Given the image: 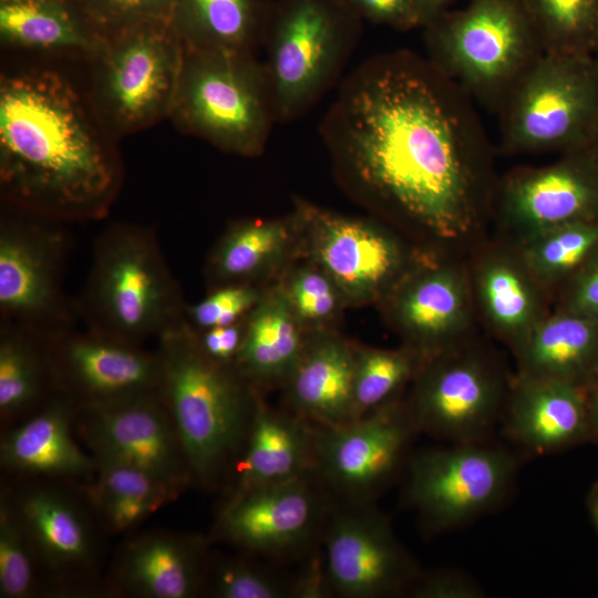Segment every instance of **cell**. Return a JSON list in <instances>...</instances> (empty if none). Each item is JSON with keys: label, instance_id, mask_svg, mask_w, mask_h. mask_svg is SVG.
<instances>
[{"label": "cell", "instance_id": "14", "mask_svg": "<svg viewBox=\"0 0 598 598\" xmlns=\"http://www.w3.org/2000/svg\"><path fill=\"white\" fill-rule=\"evenodd\" d=\"M333 501L313 476L225 498L216 539L244 554L283 561L313 554Z\"/></svg>", "mask_w": 598, "mask_h": 598}, {"label": "cell", "instance_id": "26", "mask_svg": "<svg viewBox=\"0 0 598 598\" xmlns=\"http://www.w3.org/2000/svg\"><path fill=\"white\" fill-rule=\"evenodd\" d=\"M354 350L333 337L305 346L285 383L287 411L313 425L353 421Z\"/></svg>", "mask_w": 598, "mask_h": 598}, {"label": "cell", "instance_id": "42", "mask_svg": "<svg viewBox=\"0 0 598 598\" xmlns=\"http://www.w3.org/2000/svg\"><path fill=\"white\" fill-rule=\"evenodd\" d=\"M337 289L324 271L306 268L297 271L286 292L298 320L319 322L333 315Z\"/></svg>", "mask_w": 598, "mask_h": 598}, {"label": "cell", "instance_id": "21", "mask_svg": "<svg viewBox=\"0 0 598 598\" xmlns=\"http://www.w3.org/2000/svg\"><path fill=\"white\" fill-rule=\"evenodd\" d=\"M394 318L424 361L470 342L472 291L464 272L452 265L413 271L398 289Z\"/></svg>", "mask_w": 598, "mask_h": 598}, {"label": "cell", "instance_id": "1", "mask_svg": "<svg viewBox=\"0 0 598 598\" xmlns=\"http://www.w3.org/2000/svg\"><path fill=\"white\" fill-rule=\"evenodd\" d=\"M320 132L343 179L390 216L457 246L484 225L498 189L489 140L474 101L427 58L367 59Z\"/></svg>", "mask_w": 598, "mask_h": 598}, {"label": "cell", "instance_id": "24", "mask_svg": "<svg viewBox=\"0 0 598 598\" xmlns=\"http://www.w3.org/2000/svg\"><path fill=\"white\" fill-rule=\"evenodd\" d=\"M103 40L80 0H0L2 50L85 63Z\"/></svg>", "mask_w": 598, "mask_h": 598}, {"label": "cell", "instance_id": "50", "mask_svg": "<svg viewBox=\"0 0 598 598\" xmlns=\"http://www.w3.org/2000/svg\"><path fill=\"white\" fill-rule=\"evenodd\" d=\"M585 150L588 155L592 158V161L598 166V125L589 140L588 144L586 145Z\"/></svg>", "mask_w": 598, "mask_h": 598}, {"label": "cell", "instance_id": "29", "mask_svg": "<svg viewBox=\"0 0 598 598\" xmlns=\"http://www.w3.org/2000/svg\"><path fill=\"white\" fill-rule=\"evenodd\" d=\"M514 354L517 374L586 389L598 377V319L561 309L546 316Z\"/></svg>", "mask_w": 598, "mask_h": 598}, {"label": "cell", "instance_id": "18", "mask_svg": "<svg viewBox=\"0 0 598 598\" xmlns=\"http://www.w3.org/2000/svg\"><path fill=\"white\" fill-rule=\"evenodd\" d=\"M496 198L518 241L567 224L598 223V166L585 150L563 153L550 165L509 175Z\"/></svg>", "mask_w": 598, "mask_h": 598}, {"label": "cell", "instance_id": "9", "mask_svg": "<svg viewBox=\"0 0 598 598\" xmlns=\"http://www.w3.org/2000/svg\"><path fill=\"white\" fill-rule=\"evenodd\" d=\"M497 114L506 152L563 154L585 148L598 125L597 60L544 52Z\"/></svg>", "mask_w": 598, "mask_h": 598}, {"label": "cell", "instance_id": "46", "mask_svg": "<svg viewBox=\"0 0 598 598\" xmlns=\"http://www.w3.org/2000/svg\"><path fill=\"white\" fill-rule=\"evenodd\" d=\"M577 272L563 309L598 319V255L592 256Z\"/></svg>", "mask_w": 598, "mask_h": 598}, {"label": "cell", "instance_id": "11", "mask_svg": "<svg viewBox=\"0 0 598 598\" xmlns=\"http://www.w3.org/2000/svg\"><path fill=\"white\" fill-rule=\"evenodd\" d=\"M511 383L502 364L470 341L425 360L403 401L417 434L486 441L498 432Z\"/></svg>", "mask_w": 598, "mask_h": 598}, {"label": "cell", "instance_id": "33", "mask_svg": "<svg viewBox=\"0 0 598 598\" xmlns=\"http://www.w3.org/2000/svg\"><path fill=\"white\" fill-rule=\"evenodd\" d=\"M95 473L90 497L112 532H130L179 494L164 482L130 466L96 464Z\"/></svg>", "mask_w": 598, "mask_h": 598}, {"label": "cell", "instance_id": "27", "mask_svg": "<svg viewBox=\"0 0 598 598\" xmlns=\"http://www.w3.org/2000/svg\"><path fill=\"white\" fill-rule=\"evenodd\" d=\"M8 503L48 568L71 571L93 561L91 524L70 495L52 486H33Z\"/></svg>", "mask_w": 598, "mask_h": 598}, {"label": "cell", "instance_id": "15", "mask_svg": "<svg viewBox=\"0 0 598 598\" xmlns=\"http://www.w3.org/2000/svg\"><path fill=\"white\" fill-rule=\"evenodd\" d=\"M330 596H405L421 571L374 503H333L320 538Z\"/></svg>", "mask_w": 598, "mask_h": 598}, {"label": "cell", "instance_id": "2", "mask_svg": "<svg viewBox=\"0 0 598 598\" xmlns=\"http://www.w3.org/2000/svg\"><path fill=\"white\" fill-rule=\"evenodd\" d=\"M114 142L84 86L49 65L0 76V189L4 205L54 221L104 217L122 182Z\"/></svg>", "mask_w": 598, "mask_h": 598}, {"label": "cell", "instance_id": "13", "mask_svg": "<svg viewBox=\"0 0 598 598\" xmlns=\"http://www.w3.org/2000/svg\"><path fill=\"white\" fill-rule=\"evenodd\" d=\"M416 435L403 400L344 424L315 425L313 477L333 503H374L404 470Z\"/></svg>", "mask_w": 598, "mask_h": 598}, {"label": "cell", "instance_id": "39", "mask_svg": "<svg viewBox=\"0 0 598 598\" xmlns=\"http://www.w3.org/2000/svg\"><path fill=\"white\" fill-rule=\"evenodd\" d=\"M39 558L23 527L7 499L0 511V596L24 598L35 585Z\"/></svg>", "mask_w": 598, "mask_h": 598}, {"label": "cell", "instance_id": "45", "mask_svg": "<svg viewBox=\"0 0 598 598\" xmlns=\"http://www.w3.org/2000/svg\"><path fill=\"white\" fill-rule=\"evenodd\" d=\"M245 324L241 321L196 331L202 350L212 360L235 367L244 338Z\"/></svg>", "mask_w": 598, "mask_h": 598}, {"label": "cell", "instance_id": "32", "mask_svg": "<svg viewBox=\"0 0 598 598\" xmlns=\"http://www.w3.org/2000/svg\"><path fill=\"white\" fill-rule=\"evenodd\" d=\"M56 391L47 338L0 322V414L13 420L33 413Z\"/></svg>", "mask_w": 598, "mask_h": 598}, {"label": "cell", "instance_id": "20", "mask_svg": "<svg viewBox=\"0 0 598 598\" xmlns=\"http://www.w3.org/2000/svg\"><path fill=\"white\" fill-rule=\"evenodd\" d=\"M498 432L523 456H542L589 442L585 389L516 374Z\"/></svg>", "mask_w": 598, "mask_h": 598}, {"label": "cell", "instance_id": "7", "mask_svg": "<svg viewBox=\"0 0 598 598\" xmlns=\"http://www.w3.org/2000/svg\"><path fill=\"white\" fill-rule=\"evenodd\" d=\"M361 28L342 0L274 1L262 47L278 122L301 116L336 83Z\"/></svg>", "mask_w": 598, "mask_h": 598}, {"label": "cell", "instance_id": "10", "mask_svg": "<svg viewBox=\"0 0 598 598\" xmlns=\"http://www.w3.org/2000/svg\"><path fill=\"white\" fill-rule=\"evenodd\" d=\"M522 456L496 437L423 448L406 461L404 505L425 533L458 528L504 503Z\"/></svg>", "mask_w": 598, "mask_h": 598}, {"label": "cell", "instance_id": "28", "mask_svg": "<svg viewBox=\"0 0 598 598\" xmlns=\"http://www.w3.org/2000/svg\"><path fill=\"white\" fill-rule=\"evenodd\" d=\"M543 287L518 250H494L477 264L474 290L478 305L493 331L514 353L547 316Z\"/></svg>", "mask_w": 598, "mask_h": 598}, {"label": "cell", "instance_id": "30", "mask_svg": "<svg viewBox=\"0 0 598 598\" xmlns=\"http://www.w3.org/2000/svg\"><path fill=\"white\" fill-rule=\"evenodd\" d=\"M272 6V0H176L169 24L184 50L256 53Z\"/></svg>", "mask_w": 598, "mask_h": 598}, {"label": "cell", "instance_id": "43", "mask_svg": "<svg viewBox=\"0 0 598 598\" xmlns=\"http://www.w3.org/2000/svg\"><path fill=\"white\" fill-rule=\"evenodd\" d=\"M412 598H481L483 588L471 577L453 569L421 570L406 595Z\"/></svg>", "mask_w": 598, "mask_h": 598}, {"label": "cell", "instance_id": "34", "mask_svg": "<svg viewBox=\"0 0 598 598\" xmlns=\"http://www.w3.org/2000/svg\"><path fill=\"white\" fill-rule=\"evenodd\" d=\"M255 556L209 557L204 591L216 598H318V578L308 564L298 574L286 573Z\"/></svg>", "mask_w": 598, "mask_h": 598}, {"label": "cell", "instance_id": "17", "mask_svg": "<svg viewBox=\"0 0 598 598\" xmlns=\"http://www.w3.org/2000/svg\"><path fill=\"white\" fill-rule=\"evenodd\" d=\"M55 389L78 408L159 392L157 352L90 328L47 338Z\"/></svg>", "mask_w": 598, "mask_h": 598}, {"label": "cell", "instance_id": "25", "mask_svg": "<svg viewBox=\"0 0 598 598\" xmlns=\"http://www.w3.org/2000/svg\"><path fill=\"white\" fill-rule=\"evenodd\" d=\"M209 557L200 537L150 533L125 546L116 577L136 596L192 598L204 591Z\"/></svg>", "mask_w": 598, "mask_h": 598}, {"label": "cell", "instance_id": "35", "mask_svg": "<svg viewBox=\"0 0 598 598\" xmlns=\"http://www.w3.org/2000/svg\"><path fill=\"white\" fill-rule=\"evenodd\" d=\"M288 237V226L280 220L238 223L216 245L207 271L217 286L246 283L280 255Z\"/></svg>", "mask_w": 598, "mask_h": 598}, {"label": "cell", "instance_id": "19", "mask_svg": "<svg viewBox=\"0 0 598 598\" xmlns=\"http://www.w3.org/2000/svg\"><path fill=\"white\" fill-rule=\"evenodd\" d=\"M311 226L313 256L343 293L365 299L386 288L402 269L395 238L370 223L302 207Z\"/></svg>", "mask_w": 598, "mask_h": 598}, {"label": "cell", "instance_id": "22", "mask_svg": "<svg viewBox=\"0 0 598 598\" xmlns=\"http://www.w3.org/2000/svg\"><path fill=\"white\" fill-rule=\"evenodd\" d=\"M313 464L315 425L287 410L270 408L258 393L247 437L227 477L226 498L313 476Z\"/></svg>", "mask_w": 598, "mask_h": 598}, {"label": "cell", "instance_id": "31", "mask_svg": "<svg viewBox=\"0 0 598 598\" xmlns=\"http://www.w3.org/2000/svg\"><path fill=\"white\" fill-rule=\"evenodd\" d=\"M305 346L286 290H276L249 312L235 368L252 388L285 384Z\"/></svg>", "mask_w": 598, "mask_h": 598}, {"label": "cell", "instance_id": "16", "mask_svg": "<svg viewBox=\"0 0 598 598\" xmlns=\"http://www.w3.org/2000/svg\"><path fill=\"white\" fill-rule=\"evenodd\" d=\"M80 434L96 464L143 471L181 492L193 476L159 392L78 408Z\"/></svg>", "mask_w": 598, "mask_h": 598}, {"label": "cell", "instance_id": "3", "mask_svg": "<svg viewBox=\"0 0 598 598\" xmlns=\"http://www.w3.org/2000/svg\"><path fill=\"white\" fill-rule=\"evenodd\" d=\"M157 341L159 395L177 430L193 482L215 487L227 480L241 452L258 392L235 367L205 354L186 318Z\"/></svg>", "mask_w": 598, "mask_h": 598}, {"label": "cell", "instance_id": "49", "mask_svg": "<svg viewBox=\"0 0 598 598\" xmlns=\"http://www.w3.org/2000/svg\"><path fill=\"white\" fill-rule=\"evenodd\" d=\"M586 506L591 518L592 525L598 535V481L589 488L586 496Z\"/></svg>", "mask_w": 598, "mask_h": 598}, {"label": "cell", "instance_id": "12", "mask_svg": "<svg viewBox=\"0 0 598 598\" xmlns=\"http://www.w3.org/2000/svg\"><path fill=\"white\" fill-rule=\"evenodd\" d=\"M56 223L8 205L0 217V322L43 338L79 319L63 289L69 244Z\"/></svg>", "mask_w": 598, "mask_h": 598}, {"label": "cell", "instance_id": "8", "mask_svg": "<svg viewBox=\"0 0 598 598\" xmlns=\"http://www.w3.org/2000/svg\"><path fill=\"white\" fill-rule=\"evenodd\" d=\"M184 60L167 21L150 22L105 37L85 62L89 101L113 140L168 118Z\"/></svg>", "mask_w": 598, "mask_h": 598}, {"label": "cell", "instance_id": "37", "mask_svg": "<svg viewBox=\"0 0 598 598\" xmlns=\"http://www.w3.org/2000/svg\"><path fill=\"white\" fill-rule=\"evenodd\" d=\"M517 250L544 287L556 283L597 254L598 223H573L538 233L519 240Z\"/></svg>", "mask_w": 598, "mask_h": 598}, {"label": "cell", "instance_id": "47", "mask_svg": "<svg viewBox=\"0 0 598 598\" xmlns=\"http://www.w3.org/2000/svg\"><path fill=\"white\" fill-rule=\"evenodd\" d=\"M589 442L598 444V377L585 389Z\"/></svg>", "mask_w": 598, "mask_h": 598}, {"label": "cell", "instance_id": "38", "mask_svg": "<svg viewBox=\"0 0 598 598\" xmlns=\"http://www.w3.org/2000/svg\"><path fill=\"white\" fill-rule=\"evenodd\" d=\"M545 52L594 55L598 0H523Z\"/></svg>", "mask_w": 598, "mask_h": 598}, {"label": "cell", "instance_id": "6", "mask_svg": "<svg viewBox=\"0 0 598 598\" xmlns=\"http://www.w3.org/2000/svg\"><path fill=\"white\" fill-rule=\"evenodd\" d=\"M168 120L226 153L260 155L278 122L265 63L251 52L184 50Z\"/></svg>", "mask_w": 598, "mask_h": 598}, {"label": "cell", "instance_id": "51", "mask_svg": "<svg viewBox=\"0 0 598 598\" xmlns=\"http://www.w3.org/2000/svg\"><path fill=\"white\" fill-rule=\"evenodd\" d=\"M594 56H595V59H596V60H597V62H598V48H597V50H596V52H595Z\"/></svg>", "mask_w": 598, "mask_h": 598}, {"label": "cell", "instance_id": "23", "mask_svg": "<svg viewBox=\"0 0 598 598\" xmlns=\"http://www.w3.org/2000/svg\"><path fill=\"white\" fill-rule=\"evenodd\" d=\"M78 405L55 392L1 440L0 458L6 470L49 478H82L96 471V462L73 436Z\"/></svg>", "mask_w": 598, "mask_h": 598}, {"label": "cell", "instance_id": "4", "mask_svg": "<svg viewBox=\"0 0 598 598\" xmlns=\"http://www.w3.org/2000/svg\"><path fill=\"white\" fill-rule=\"evenodd\" d=\"M74 302L86 328L141 346L183 321L186 311L155 229L133 223H114L96 237Z\"/></svg>", "mask_w": 598, "mask_h": 598}, {"label": "cell", "instance_id": "41", "mask_svg": "<svg viewBox=\"0 0 598 598\" xmlns=\"http://www.w3.org/2000/svg\"><path fill=\"white\" fill-rule=\"evenodd\" d=\"M258 291L247 283L217 286L195 305L186 306L185 318L196 330L241 321L259 301Z\"/></svg>", "mask_w": 598, "mask_h": 598}, {"label": "cell", "instance_id": "44", "mask_svg": "<svg viewBox=\"0 0 598 598\" xmlns=\"http://www.w3.org/2000/svg\"><path fill=\"white\" fill-rule=\"evenodd\" d=\"M362 20L408 31L420 28L413 0H342Z\"/></svg>", "mask_w": 598, "mask_h": 598}, {"label": "cell", "instance_id": "48", "mask_svg": "<svg viewBox=\"0 0 598 598\" xmlns=\"http://www.w3.org/2000/svg\"><path fill=\"white\" fill-rule=\"evenodd\" d=\"M455 0H413L415 9L421 20V28H424L440 14L448 10Z\"/></svg>", "mask_w": 598, "mask_h": 598}, {"label": "cell", "instance_id": "36", "mask_svg": "<svg viewBox=\"0 0 598 598\" xmlns=\"http://www.w3.org/2000/svg\"><path fill=\"white\" fill-rule=\"evenodd\" d=\"M424 359L411 348L354 350L353 420L402 401Z\"/></svg>", "mask_w": 598, "mask_h": 598}, {"label": "cell", "instance_id": "5", "mask_svg": "<svg viewBox=\"0 0 598 598\" xmlns=\"http://www.w3.org/2000/svg\"><path fill=\"white\" fill-rule=\"evenodd\" d=\"M423 29L427 59L495 113L545 52L523 0H468Z\"/></svg>", "mask_w": 598, "mask_h": 598}, {"label": "cell", "instance_id": "40", "mask_svg": "<svg viewBox=\"0 0 598 598\" xmlns=\"http://www.w3.org/2000/svg\"><path fill=\"white\" fill-rule=\"evenodd\" d=\"M176 0H80L95 29L105 38L140 24L167 21Z\"/></svg>", "mask_w": 598, "mask_h": 598}]
</instances>
